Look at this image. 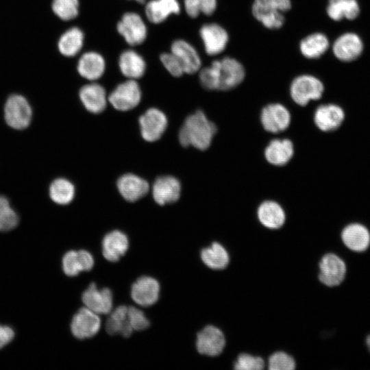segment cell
Instances as JSON below:
<instances>
[{
	"mask_svg": "<svg viewBox=\"0 0 370 370\" xmlns=\"http://www.w3.org/2000/svg\"><path fill=\"white\" fill-rule=\"evenodd\" d=\"M64 273L70 277L77 275L84 271V265L79 251L71 250L66 252L62 258Z\"/></svg>",
	"mask_w": 370,
	"mask_h": 370,
	"instance_id": "cell-37",
	"label": "cell"
},
{
	"mask_svg": "<svg viewBox=\"0 0 370 370\" xmlns=\"http://www.w3.org/2000/svg\"><path fill=\"white\" fill-rule=\"evenodd\" d=\"M75 195L73 184L66 179L58 178L54 180L49 186V196L53 201L58 204L66 205L69 204Z\"/></svg>",
	"mask_w": 370,
	"mask_h": 370,
	"instance_id": "cell-34",
	"label": "cell"
},
{
	"mask_svg": "<svg viewBox=\"0 0 370 370\" xmlns=\"http://www.w3.org/2000/svg\"><path fill=\"white\" fill-rule=\"evenodd\" d=\"M117 31L132 46L143 43L146 39L147 27L140 16L134 12L125 13L117 23Z\"/></svg>",
	"mask_w": 370,
	"mask_h": 370,
	"instance_id": "cell-10",
	"label": "cell"
},
{
	"mask_svg": "<svg viewBox=\"0 0 370 370\" xmlns=\"http://www.w3.org/2000/svg\"><path fill=\"white\" fill-rule=\"evenodd\" d=\"M82 299L85 307L98 314H107L112 312L113 297L110 288L98 289L95 283H91L83 293Z\"/></svg>",
	"mask_w": 370,
	"mask_h": 370,
	"instance_id": "cell-15",
	"label": "cell"
},
{
	"mask_svg": "<svg viewBox=\"0 0 370 370\" xmlns=\"http://www.w3.org/2000/svg\"><path fill=\"white\" fill-rule=\"evenodd\" d=\"M173 53L180 62L184 73L194 74L201 69V58L190 43L184 40H176L171 45Z\"/></svg>",
	"mask_w": 370,
	"mask_h": 370,
	"instance_id": "cell-20",
	"label": "cell"
},
{
	"mask_svg": "<svg viewBox=\"0 0 370 370\" xmlns=\"http://www.w3.org/2000/svg\"><path fill=\"white\" fill-rule=\"evenodd\" d=\"M141 90L134 79H128L119 85L110 93L108 101L120 111H127L135 108L140 101Z\"/></svg>",
	"mask_w": 370,
	"mask_h": 370,
	"instance_id": "cell-7",
	"label": "cell"
},
{
	"mask_svg": "<svg viewBox=\"0 0 370 370\" xmlns=\"http://www.w3.org/2000/svg\"><path fill=\"white\" fill-rule=\"evenodd\" d=\"M18 223V217L8 199L0 195V231H9Z\"/></svg>",
	"mask_w": 370,
	"mask_h": 370,
	"instance_id": "cell-36",
	"label": "cell"
},
{
	"mask_svg": "<svg viewBox=\"0 0 370 370\" xmlns=\"http://www.w3.org/2000/svg\"><path fill=\"white\" fill-rule=\"evenodd\" d=\"M84 38V33L79 28L73 27L66 29L57 42L59 53L68 58L76 56L83 47Z\"/></svg>",
	"mask_w": 370,
	"mask_h": 370,
	"instance_id": "cell-27",
	"label": "cell"
},
{
	"mask_svg": "<svg viewBox=\"0 0 370 370\" xmlns=\"http://www.w3.org/2000/svg\"><path fill=\"white\" fill-rule=\"evenodd\" d=\"M257 214L260 223L265 227L271 230L281 227L286 220L283 208L273 201L262 202L258 207Z\"/></svg>",
	"mask_w": 370,
	"mask_h": 370,
	"instance_id": "cell-25",
	"label": "cell"
},
{
	"mask_svg": "<svg viewBox=\"0 0 370 370\" xmlns=\"http://www.w3.org/2000/svg\"><path fill=\"white\" fill-rule=\"evenodd\" d=\"M295 359L284 352H276L268 359V368L270 370H293L295 369Z\"/></svg>",
	"mask_w": 370,
	"mask_h": 370,
	"instance_id": "cell-38",
	"label": "cell"
},
{
	"mask_svg": "<svg viewBox=\"0 0 370 370\" xmlns=\"http://www.w3.org/2000/svg\"><path fill=\"white\" fill-rule=\"evenodd\" d=\"M365 344L368 351L370 353V334H369L365 338Z\"/></svg>",
	"mask_w": 370,
	"mask_h": 370,
	"instance_id": "cell-45",
	"label": "cell"
},
{
	"mask_svg": "<svg viewBox=\"0 0 370 370\" xmlns=\"http://www.w3.org/2000/svg\"><path fill=\"white\" fill-rule=\"evenodd\" d=\"M128 306L121 305L114 310L106 323V330L110 335L121 334L130 337L134 331L127 317Z\"/></svg>",
	"mask_w": 370,
	"mask_h": 370,
	"instance_id": "cell-33",
	"label": "cell"
},
{
	"mask_svg": "<svg viewBox=\"0 0 370 370\" xmlns=\"http://www.w3.org/2000/svg\"><path fill=\"white\" fill-rule=\"evenodd\" d=\"M317 279L325 287L334 288L344 281L347 273L345 260L334 252H326L317 264Z\"/></svg>",
	"mask_w": 370,
	"mask_h": 370,
	"instance_id": "cell-4",
	"label": "cell"
},
{
	"mask_svg": "<svg viewBox=\"0 0 370 370\" xmlns=\"http://www.w3.org/2000/svg\"><path fill=\"white\" fill-rule=\"evenodd\" d=\"M225 337L221 329L209 325L197 333L196 348L202 355L217 356L221 354L225 346Z\"/></svg>",
	"mask_w": 370,
	"mask_h": 370,
	"instance_id": "cell-9",
	"label": "cell"
},
{
	"mask_svg": "<svg viewBox=\"0 0 370 370\" xmlns=\"http://www.w3.org/2000/svg\"><path fill=\"white\" fill-rule=\"evenodd\" d=\"M217 127L200 110L189 115L179 132V141L184 147L193 146L199 150L209 147Z\"/></svg>",
	"mask_w": 370,
	"mask_h": 370,
	"instance_id": "cell-2",
	"label": "cell"
},
{
	"mask_svg": "<svg viewBox=\"0 0 370 370\" xmlns=\"http://www.w3.org/2000/svg\"><path fill=\"white\" fill-rule=\"evenodd\" d=\"M119 66L124 76L134 80L140 78L146 69L143 57L133 50H126L121 54Z\"/></svg>",
	"mask_w": 370,
	"mask_h": 370,
	"instance_id": "cell-30",
	"label": "cell"
},
{
	"mask_svg": "<svg viewBox=\"0 0 370 370\" xmlns=\"http://www.w3.org/2000/svg\"><path fill=\"white\" fill-rule=\"evenodd\" d=\"M127 317L133 330L141 331L149 326V321L144 312L134 306H128Z\"/></svg>",
	"mask_w": 370,
	"mask_h": 370,
	"instance_id": "cell-40",
	"label": "cell"
},
{
	"mask_svg": "<svg viewBox=\"0 0 370 370\" xmlns=\"http://www.w3.org/2000/svg\"><path fill=\"white\" fill-rule=\"evenodd\" d=\"M217 6V0H200L201 12L206 16L212 15Z\"/></svg>",
	"mask_w": 370,
	"mask_h": 370,
	"instance_id": "cell-44",
	"label": "cell"
},
{
	"mask_svg": "<svg viewBox=\"0 0 370 370\" xmlns=\"http://www.w3.org/2000/svg\"><path fill=\"white\" fill-rule=\"evenodd\" d=\"M260 120L265 130L278 133L285 130L289 126L291 114L282 104L271 103L262 109Z\"/></svg>",
	"mask_w": 370,
	"mask_h": 370,
	"instance_id": "cell-16",
	"label": "cell"
},
{
	"mask_svg": "<svg viewBox=\"0 0 370 370\" xmlns=\"http://www.w3.org/2000/svg\"><path fill=\"white\" fill-rule=\"evenodd\" d=\"M363 48L361 38L354 32H346L340 35L332 46L334 56L345 62L357 59L362 54Z\"/></svg>",
	"mask_w": 370,
	"mask_h": 370,
	"instance_id": "cell-12",
	"label": "cell"
},
{
	"mask_svg": "<svg viewBox=\"0 0 370 370\" xmlns=\"http://www.w3.org/2000/svg\"><path fill=\"white\" fill-rule=\"evenodd\" d=\"M160 288L159 282L155 278L143 276L132 284L131 297L136 304L148 307L158 300Z\"/></svg>",
	"mask_w": 370,
	"mask_h": 370,
	"instance_id": "cell-17",
	"label": "cell"
},
{
	"mask_svg": "<svg viewBox=\"0 0 370 370\" xmlns=\"http://www.w3.org/2000/svg\"><path fill=\"white\" fill-rule=\"evenodd\" d=\"M293 152V145L290 140L274 139L266 147L264 156L269 163L282 166L289 162Z\"/></svg>",
	"mask_w": 370,
	"mask_h": 370,
	"instance_id": "cell-28",
	"label": "cell"
},
{
	"mask_svg": "<svg viewBox=\"0 0 370 370\" xmlns=\"http://www.w3.org/2000/svg\"><path fill=\"white\" fill-rule=\"evenodd\" d=\"M160 59L166 69L174 77H180L184 73L183 67L173 53H163L160 55Z\"/></svg>",
	"mask_w": 370,
	"mask_h": 370,
	"instance_id": "cell-41",
	"label": "cell"
},
{
	"mask_svg": "<svg viewBox=\"0 0 370 370\" xmlns=\"http://www.w3.org/2000/svg\"><path fill=\"white\" fill-rule=\"evenodd\" d=\"M79 99L85 108L90 112H102L107 105L106 93L100 84L92 83L86 84L79 92Z\"/></svg>",
	"mask_w": 370,
	"mask_h": 370,
	"instance_id": "cell-22",
	"label": "cell"
},
{
	"mask_svg": "<svg viewBox=\"0 0 370 370\" xmlns=\"http://www.w3.org/2000/svg\"><path fill=\"white\" fill-rule=\"evenodd\" d=\"M180 6L177 0H151L145 6V14L153 23H160L171 14H177Z\"/></svg>",
	"mask_w": 370,
	"mask_h": 370,
	"instance_id": "cell-26",
	"label": "cell"
},
{
	"mask_svg": "<svg viewBox=\"0 0 370 370\" xmlns=\"http://www.w3.org/2000/svg\"><path fill=\"white\" fill-rule=\"evenodd\" d=\"M326 13L334 21L354 20L360 14V5L357 0H328Z\"/></svg>",
	"mask_w": 370,
	"mask_h": 370,
	"instance_id": "cell-32",
	"label": "cell"
},
{
	"mask_svg": "<svg viewBox=\"0 0 370 370\" xmlns=\"http://www.w3.org/2000/svg\"><path fill=\"white\" fill-rule=\"evenodd\" d=\"M134 1H138V2L140 3H144L145 1V0H134Z\"/></svg>",
	"mask_w": 370,
	"mask_h": 370,
	"instance_id": "cell-46",
	"label": "cell"
},
{
	"mask_svg": "<svg viewBox=\"0 0 370 370\" xmlns=\"http://www.w3.org/2000/svg\"><path fill=\"white\" fill-rule=\"evenodd\" d=\"M345 112L341 107L333 103L319 106L314 115L317 127L323 132L338 129L345 119Z\"/></svg>",
	"mask_w": 370,
	"mask_h": 370,
	"instance_id": "cell-18",
	"label": "cell"
},
{
	"mask_svg": "<svg viewBox=\"0 0 370 370\" xmlns=\"http://www.w3.org/2000/svg\"><path fill=\"white\" fill-rule=\"evenodd\" d=\"M101 246L103 257L110 262H116L128 249V238L123 232L114 230L104 236Z\"/></svg>",
	"mask_w": 370,
	"mask_h": 370,
	"instance_id": "cell-23",
	"label": "cell"
},
{
	"mask_svg": "<svg viewBox=\"0 0 370 370\" xmlns=\"http://www.w3.org/2000/svg\"><path fill=\"white\" fill-rule=\"evenodd\" d=\"M51 9L54 15L63 21L75 18L79 13L78 0H51Z\"/></svg>",
	"mask_w": 370,
	"mask_h": 370,
	"instance_id": "cell-35",
	"label": "cell"
},
{
	"mask_svg": "<svg viewBox=\"0 0 370 370\" xmlns=\"http://www.w3.org/2000/svg\"><path fill=\"white\" fill-rule=\"evenodd\" d=\"M324 92L323 82L314 75L303 74L291 82L290 94L292 99L299 106H306L312 100L319 99Z\"/></svg>",
	"mask_w": 370,
	"mask_h": 370,
	"instance_id": "cell-6",
	"label": "cell"
},
{
	"mask_svg": "<svg viewBox=\"0 0 370 370\" xmlns=\"http://www.w3.org/2000/svg\"><path fill=\"white\" fill-rule=\"evenodd\" d=\"M4 118L6 123L13 129L24 130L32 121V110L27 99L22 95H10L4 106Z\"/></svg>",
	"mask_w": 370,
	"mask_h": 370,
	"instance_id": "cell-5",
	"label": "cell"
},
{
	"mask_svg": "<svg viewBox=\"0 0 370 370\" xmlns=\"http://www.w3.org/2000/svg\"><path fill=\"white\" fill-rule=\"evenodd\" d=\"M101 328L99 314L86 307L80 308L73 316L71 330L73 335L79 339L93 337Z\"/></svg>",
	"mask_w": 370,
	"mask_h": 370,
	"instance_id": "cell-11",
	"label": "cell"
},
{
	"mask_svg": "<svg viewBox=\"0 0 370 370\" xmlns=\"http://www.w3.org/2000/svg\"><path fill=\"white\" fill-rule=\"evenodd\" d=\"M340 237L343 245L353 252H364L370 245V231L358 221L346 224L341 231Z\"/></svg>",
	"mask_w": 370,
	"mask_h": 370,
	"instance_id": "cell-8",
	"label": "cell"
},
{
	"mask_svg": "<svg viewBox=\"0 0 370 370\" xmlns=\"http://www.w3.org/2000/svg\"><path fill=\"white\" fill-rule=\"evenodd\" d=\"M199 35L206 53L210 56H216L223 52L229 41L227 31L217 23L203 25L199 29Z\"/></svg>",
	"mask_w": 370,
	"mask_h": 370,
	"instance_id": "cell-14",
	"label": "cell"
},
{
	"mask_svg": "<svg viewBox=\"0 0 370 370\" xmlns=\"http://www.w3.org/2000/svg\"><path fill=\"white\" fill-rule=\"evenodd\" d=\"M291 8V0H254L251 12L254 17L265 27L276 29L283 26L284 13Z\"/></svg>",
	"mask_w": 370,
	"mask_h": 370,
	"instance_id": "cell-3",
	"label": "cell"
},
{
	"mask_svg": "<svg viewBox=\"0 0 370 370\" xmlns=\"http://www.w3.org/2000/svg\"><path fill=\"white\" fill-rule=\"evenodd\" d=\"M14 336V332L11 328L0 325V349L10 343Z\"/></svg>",
	"mask_w": 370,
	"mask_h": 370,
	"instance_id": "cell-43",
	"label": "cell"
},
{
	"mask_svg": "<svg viewBox=\"0 0 370 370\" xmlns=\"http://www.w3.org/2000/svg\"><path fill=\"white\" fill-rule=\"evenodd\" d=\"M106 69L103 58L98 53L89 51L84 53L79 59L77 72L84 78L96 80L100 78Z\"/></svg>",
	"mask_w": 370,
	"mask_h": 370,
	"instance_id": "cell-24",
	"label": "cell"
},
{
	"mask_svg": "<svg viewBox=\"0 0 370 370\" xmlns=\"http://www.w3.org/2000/svg\"><path fill=\"white\" fill-rule=\"evenodd\" d=\"M139 125L142 137L148 142L158 140L167 126L165 114L157 108L147 110L139 118Z\"/></svg>",
	"mask_w": 370,
	"mask_h": 370,
	"instance_id": "cell-13",
	"label": "cell"
},
{
	"mask_svg": "<svg viewBox=\"0 0 370 370\" xmlns=\"http://www.w3.org/2000/svg\"><path fill=\"white\" fill-rule=\"evenodd\" d=\"M200 258L203 263L213 270H222L229 264L230 258L225 247L218 242L201 249Z\"/></svg>",
	"mask_w": 370,
	"mask_h": 370,
	"instance_id": "cell-31",
	"label": "cell"
},
{
	"mask_svg": "<svg viewBox=\"0 0 370 370\" xmlns=\"http://www.w3.org/2000/svg\"><path fill=\"white\" fill-rule=\"evenodd\" d=\"M184 8L191 18L197 17L201 13L200 0H184Z\"/></svg>",
	"mask_w": 370,
	"mask_h": 370,
	"instance_id": "cell-42",
	"label": "cell"
},
{
	"mask_svg": "<svg viewBox=\"0 0 370 370\" xmlns=\"http://www.w3.org/2000/svg\"><path fill=\"white\" fill-rule=\"evenodd\" d=\"M180 192L179 180L170 175L157 178L152 188L153 197L159 205L175 202L180 198Z\"/></svg>",
	"mask_w": 370,
	"mask_h": 370,
	"instance_id": "cell-19",
	"label": "cell"
},
{
	"mask_svg": "<svg viewBox=\"0 0 370 370\" xmlns=\"http://www.w3.org/2000/svg\"><path fill=\"white\" fill-rule=\"evenodd\" d=\"M329 47L328 38L321 32H315L306 36L300 41L299 45L302 56L308 59L320 58Z\"/></svg>",
	"mask_w": 370,
	"mask_h": 370,
	"instance_id": "cell-29",
	"label": "cell"
},
{
	"mask_svg": "<svg viewBox=\"0 0 370 370\" xmlns=\"http://www.w3.org/2000/svg\"><path fill=\"white\" fill-rule=\"evenodd\" d=\"M265 362L260 356L247 353L240 354L233 364L235 370H262Z\"/></svg>",
	"mask_w": 370,
	"mask_h": 370,
	"instance_id": "cell-39",
	"label": "cell"
},
{
	"mask_svg": "<svg viewBox=\"0 0 370 370\" xmlns=\"http://www.w3.org/2000/svg\"><path fill=\"white\" fill-rule=\"evenodd\" d=\"M117 188L125 200L134 202L148 193L149 186L143 178L132 173H127L118 180Z\"/></svg>",
	"mask_w": 370,
	"mask_h": 370,
	"instance_id": "cell-21",
	"label": "cell"
},
{
	"mask_svg": "<svg viewBox=\"0 0 370 370\" xmlns=\"http://www.w3.org/2000/svg\"><path fill=\"white\" fill-rule=\"evenodd\" d=\"M245 70L236 59L224 57L214 60L209 66L200 69L199 81L209 90H228L239 85L245 79Z\"/></svg>",
	"mask_w": 370,
	"mask_h": 370,
	"instance_id": "cell-1",
	"label": "cell"
}]
</instances>
